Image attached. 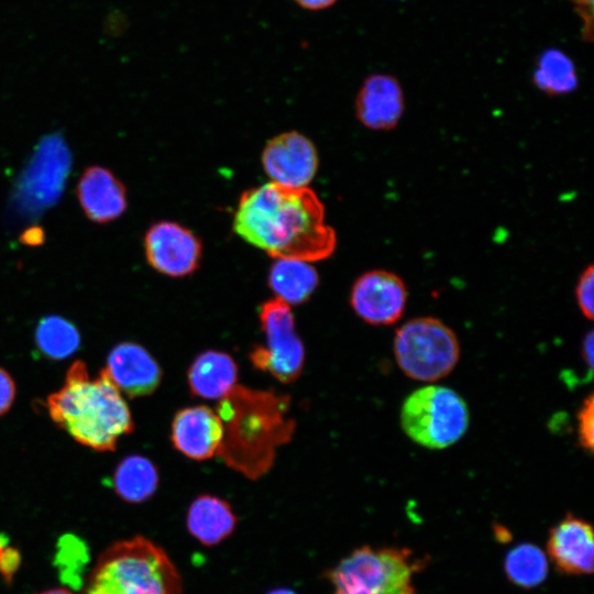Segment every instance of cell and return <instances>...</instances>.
I'll return each mask as SVG.
<instances>
[{
  "label": "cell",
  "instance_id": "obj_1",
  "mask_svg": "<svg viewBox=\"0 0 594 594\" xmlns=\"http://www.w3.org/2000/svg\"><path fill=\"white\" fill-rule=\"evenodd\" d=\"M233 230L274 258L311 263L328 258L337 248L324 207L307 187L271 182L245 190L234 211Z\"/></svg>",
  "mask_w": 594,
  "mask_h": 594
},
{
  "label": "cell",
  "instance_id": "obj_2",
  "mask_svg": "<svg viewBox=\"0 0 594 594\" xmlns=\"http://www.w3.org/2000/svg\"><path fill=\"white\" fill-rule=\"evenodd\" d=\"M289 408L287 395L235 385L216 409L223 427L217 455L246 479L263 476L272 468L277 448L294 435Z\"/></svg>",
  "mask_w": 594,
  "mask_h": 594
},
{
  "label": "cell",
  "instance_id": "obj_3",
  "mask_svg": "<svg viewBox=\"0 0 594 594\" xmlns=\"http://www.w3.org/2000/svg\"><path fill=\"white\" fill-rule=\"evenodd\" d=\"M46 407L58 427L97 451H113L119 438L134 428L129 406L105 369L91 380L82 361L70 365Z\"/></svg>",
  "mask_w": 594,
  "mask_h": 594
},
{
  "label": "cell",
  "instance_id": "obj_4",
  "mask_svg": "<svg viewBox=\"0 0 594 594\" xmlns=\"http://www.w3.org/2000/svg\"><path fill=\"white\" fill-rule=\"evenodd\" d=\"M82 587L85 594H183L182 578L167 553L142 536L106 549Z\"/></svg>",
  "mask_w": 594,
  "mask_h": 594
},
{
  "label": "cell",
  "instance_id": "obj_5",
  "mask_svg": "<svg viewBox=\"0 0 594 594\" xmlns=\"http://www.w3.org/2000/svg\"><path fill=\"white\" fill-rule=\"evenodd\" d=\"M426 559L410 549L363 546L343 558L328 578L332 594H416L414 576Z\"/></svg>",
  "mask_w": 594,
  "mask_h": 594
},
{
  "label": "cell",
  "instance_id": "obj_6",
  "mask_svg": "<svg viewBox=\"0 0 594 594\" xmlns=\"http://www.w3.org/2000/svg\"><path fill=\"white\" fill-rule=\"evenodd\" d=\"M399 420L413 442L426 449L443 450L463 438L470 426V410L454 389L430 384L405 398Z\"/></svg>",
  "mask_w": 594,
  "mask_h": 594
},
{
  "label": "cell",
  "instance_id": "obj_7",
  "mask_svg": "<svg viewBox=\"0 0 594 594\" xmlns=\"http://www.w3.org/2000/svg\"><path fill=\"white\" fill-rule=\"evenodd\" d=\"M393 353L407 377L433 383L455 369L461 348L452 328L436 317L424 316L409 319L396 330Z\"/></svg>",
  "mask_w": 594,
  "mask_h": 594
},
{
  "label": "cell",
  "instance_id": "obj_8",
  "mask_svg": "<svg viewBox=\"0 0 594 594\" xmlns=\"http://www.w3.org/2000/svg\"><path fill=\"white\" fill-rule=\"evenodd\" d=\"M258 318L265 343L251 350V363L283 384L296 381L304 370L305 348L290 306L277 297L268 299L261 305Z\"/></svg>",
  "mask_w": 594,
  "mask_h": 594
},
{
  "label": "cell",
  "instance_id": "obj_9",
  "mask_svg": "<svg viewBox=\"0 0 594 594\" xmlns=\"http://www.w3.org/2000/svg\"><path fill=\"white\" fill-rule=\"evenodd\" d=\"M408 300L404 279L387 270H371L352 285L350 304L354 312L373 326H389L402 318Z\"/></svg>",
  "mask_w": 594,
  "mask_h": 594
},
{
  "label": "cell",
  "instance_id": "obj_10",
  "mask_svg": "<svg viewBox=\"0 0 594 594\" xmlns=\"http://www.w3.org/2000/svg\"><path fill=\"white\" fill-rule=\"evenodd\" d=\"M144 251L148 264L155 271L169 277H184L198 268L202 244L188 228L164 220L147 229Z\"/></svg>",
  "mask_w": 594,
  "mask_h": 594
},
{
  "label": "cell",
  "instance_id": "obj_11",
  "mask_svg": "<svg viewBox=\"0 0 594 594\" xmlns=\"http://www.w3.org/2000/svg\"><path fill=\"white\" fill-rule=\"evenodd\" d=\"M261 161L273 183L288 187H307L319 164L312 142L296 131L271 139L263 148Z\"/></svg>",
  "mask_w": 594,
  "mask_h": 594
},
{
  "label": "cell",
  "instance_id": "obj_12",
  "mask_svg": "<svg viewBox=\"0 0 594 594\" xmlns=\"http://www.w3.org/2000/svg\"><path fill=\"white\" fill-rule=\"evenodd\" d=\"M223 427L218 414L204 405L178 410L172 422L174 448L195 461L217 455L222 442Z\"/></svg>",
  "mask_w": 594,
  "mask_h": 594
},
{
  "label": "cell",
  "instance_id": "obj_13",
  "mask_svg": "<svg viewBox=\"0 0 594 594\" xmlns=\"http://www.w3.org/2000/svg\"><path fill=\"white\" fill-rule=\"evenodd\" d=\"M405 112V96L399 81L391 75L369 76L358 91L355 114L373 131H392Z\"/></svg>",
  "mask_w": 594,
  "mask_h": 594
},
{
  "label": "cell",
  "instance_id": "obj_14",
  "mask_svg": "<svg viewBox=\"0 0 594 594\" xmlns=\"http://www.w3.org/2000/svg\"><path fill=\"white\" fill-rule=\"evenodd\" d=\"M105 371L117 388L130 397L152 394L163 375L150 352L134 342L117 344L108 355Z\"/></svg>",
  "mask_w": 594,
  "mask_h": 594
},
{
  "label": "cell",
  "instance_id": "obj_15",
  "mask_svg": "<svg viewBox=\"0 0 594 594\" xmlns=\"http://www.w3.org/2000/svg\"><path fill=\"white\" fill-rule=\"evenodd\" d=\"M547 551L554 565L569 575L591 574L594 539L590 522L566 515L550 529Z\"/></svg>",
  "mask_w": 594,
  "mask_h": 594
},
{
  "label": "cell",
  "instance_id": "obj_16",
  "mask_svg": "<svg viewBox=\"0 0 594 594\" xmlns=\"http://www.w3.org/2000/svg\"><path fill=\"white\" fill-rule=\"evenodd\" d=\"M77 196L85 215L97 223L119 218L128 205L123 184L101 166H90L84 172Z\"/></svg>",
  "mask_w": 594,
  "mask_h": 594
},
{
  "label": "cell",
  "instance_id": "obj_17",
  "mask_svg": "<svg viewBox=\"0 0 594 594\" xmlns=\"http://www.w3.org/2000/svg\"><path fill=\"white\" fill-rule=\"evenodd\" d=\"M237 363L230 354L217 350L198 354L187 372L191 394L202 399H221L237 385Z\"/></svg>",
  "mask_w": 594,
  "mask_h": 594
},
{
  "label": "cell",
  "instance_id": "obj_18",
  "mask_svg": "<svg viewBox=\"0 0 594 594\" xmlns=\"http://www.w3.org/2000/svg\"><path fill=\"white\" fill-rule=\"evenodd\" d=\"M238 518L231 505L212 495H200L190 504L186 525L191 536L205 546H215L235 529Z\"/></svg>",
  "mask_w": 594,
  "mask_h": 594
},
{
  "label": "cell",
  "instance_id": "obj_19",
  "mask_svg": "<svg viewBox=\"0 0 594 594\" xmlns=\"http://www.w3.org/2000/svg\"><path fill=\"white\" fill-rule=\"evenodd\" d=\"M319 284L317 271L299 260L276 258L268 273V286L289 306L307 301Z\"/></svg>",
  "mask_w": 594,
  "mask_h": 594
},
{
  "label": "cell",
  "instance_id": "obj_20",
  "mask_svg": "<svg viewBox=\"0 0 594 594\" xmlns=\"http://www.w3.org/2000/svg\"><path fill=\"white\" fill-rule=\"evenodd\" d=\"M112 484L116 493L129 503H142L154 495L158 472L151 460L132 454L120 461L114 470Z\"/></svg>",
  "mask_w": 594,
  "mask_h": 594
},
{
  "label": "cell",
  "instance_id": "obj_21",
  "mask_svg": "<svg viewBox=\"0 0 594 594\" xmlns=\"http://www.w3.org/2000/svg\"><path fill=\"white\" fill-rule=\"evenodd\" d=\"M532 80L540 91L549 96L573 92L579 84L571 58L554 48L547 50L540 55Z\"/></svg>",
  "mask_w": 594,
  "mask_h": 594
},
{
  "label": "cell",
  "instance_id": "obj_22",
  "mask_svg": "<svg viewBox=\"0 0 594 594\" xmlns=\"http://www.w3.org/2000/svg\"><path fill=\"white\" fill-rule=\"evenodd\" d=\"M504 568L512 583L531 588L546 580L549 565L546 554L539 547L525 542L508 551Z\"/></svg>",
  "mask_w": 594,
  "mask_h": 594
},
{
  "label": "cell",
  "instance_id": "obj_23",
  "mask_svg": "<svg viewBox=\"0 0 594 594\" xmlns=\"http://www.w3.org/2000/svg\"><path fill=\"white\" fill-rule=\"evenodd\" d=\"M35 341L44 355L62 360L77 351L80 336L70 321L59 316H47L37 324Z\"/></svg>",
  "mask_w": 594,
  "mask_h": 594
},
{
  "label": "cell",
  "instance_id": "obj_24",
  "mask_svg": "<svg viewBox=\"0 0 594 594\" xmlns=\"http://www.w3.org/2000/svg\"><path fill=\"white\" fill-rule=\"evenodd\" d=\"M88 561L85 542L73 535L63 536L57 543L55 564L61 579L75 590L84 586V569Z\"/></svg>",
  "mask_w": 594,
  "mask_h": 594
},
{
  "label": "cell",
  "instance_id": "obj_25",
  "mask_svg": "<svg viewBox=\"0 0 594 594\" xmlns=\"http://www.w3.org/2000/svg\"><path fill=\"white\" fill-rule=\"evenodd\" d=\"M578 439L580 446L587 452L594 447V396L588 394L578 411Z\"/></svg>",
  "mask_w": 594,
  "mask_h": 594
},
{
  "label": "cell",
  "instance_id": "obj_26",
  "mask_svg": "<svg viewBox=\"0 0 594 594\" xmlns=\"http://www.w3.org/2000/svg\"><path fill=\"white\" fill-rule=\"evenodd\" d=\"M593 288H594V266L588 264L579 275L575 284V299L582 315L593 320Z\"/></svg>",
  "mask_w": 594,
  "mask_h": 594
},
{
  "label": "cell",
  "instance_id": "obj_27",
  "mask_svg": "<svg viewBox=\"0 0 594 594\" xmlns=\"http://www.w3.org/2000/svg\"><path fill=\"white\" fill-rule=\"evenodd\" d=\"M21 564V554L16 548L10 544L9 538L0 534V574L10 583Z\"/></svg>",
  "mask_w": 594,
  "mask_h": 594
},
{
  "label": "cell",
  "instance_id": "obj_28",
  "mask_svg": "<svg viewBox=\"0 0 594 594\" xmlns=\"http://www.w3.org/2000/svg\"><path fill=\"white\" fill-rule=\"evenodd\" d=\"M15 398V384L11 375L0 367V416L6 414Z\"/></svg>",
  "mask_w": 594,
  "mask_h": 594
},
{
  "label": "cell",
  "instance_id": "obj_29",
  "mask_svg": "<svg viewBox=\"0 0 594 594\" xmlns=\"http://www.w3.org/2000/svg\"><path fill=\"white\" fill-rule=\"evenodd\" d=\"M575 11L583 22V37L585 41L593 38V0H571Z\"/></svg>",
  "mask_w": 594,
  "mask_h": 594
},
{
  "label": "cell",
  "instance_id": "obj_30",
  "mask_svg": "<svg viewBox=\"0 0 594 594\" xmlns=\"http://www.w3.org/2000/svg\"><path fill=\"white\" fill-rule=\"evenodd\" d=\"M594 337H593V331L590 330L584 339H583V342H582V356L586 363V365L592 370L593 367V358H594V354H593V349H594Z\"/></svg>",
  "mask_w": 594,
  "mask_h": 594
},
{
  "label": "cell",
  "instance_id": "obj_31",
  "mask_svg": "<svg viewBox=\"0 0 594 594\" xmlns=\"http://www.w3.org/2000/svg\"><path fill=\"white\" fill-rule=\"evenodd\" d=\"M299 6L309 10H320L333 4L337 0H295Z\"/></svg>",
  "mask_w": 594,
  "mask_h": 594
},
{
  "label": "cell",
  "instance_id": "obj_32",
  "mask_svg": "<svg viewBox=\"0 0 594 594\" xmlns=\"http://www.w3.org/2000/svg\"><path fill=\"white\" fill-rule=\"evenodd\" d=\"M40 594H74L72 591L67 590V588H51V590H47V591H44Z\"/></svg>",
  "mask_w": 594,
  "mask_h": 594
},
{
  "label": "cell",
  "instance_id": "obj_33",
  "mask_svg": "<svg viewBox=\"0 0 594 594\" xmlns=\"http://www.w3.org/2000/svg\"><path fill=\"white\" fill-rule=\"evenodd\" d=\"M266 594H297V593L294 592L293 590H289V588L278 587V588H274V590L270 591Z\"/></svg>",
  "mask_w": 594,
  "mask_h": 594
}]
</instances>
